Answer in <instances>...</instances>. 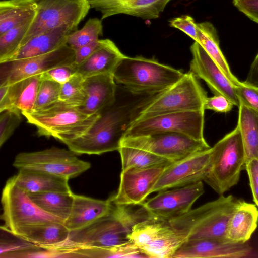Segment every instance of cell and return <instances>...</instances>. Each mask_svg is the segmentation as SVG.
<instances>
[{
    "label": "cell",
    "instance_id": "obj_1",
    "mask_svg": "<svg viewBox=\"0 0 258 258\" xmlns=\"http://www.w3.org/2000/svg\"><path fill=\"white\" fill-rule=\"evenodd\" d=\"M162 92L135 93L117 84L113 103L99 114L86 133L64 144L77 154L100 155L118 150L141 112Z\"/></svg>",
    "mask_w": 258,
    "mask_h": 258
},
{
    "label": "cell",
    "instance_id": "obj_2",
    "mask_svg": "<svg viewBox=\"0 0 258 258\" xmlns=\"http://www.w3.org/2000/svg\"><path fill=\"white\" fill-rule=\"evenodd\" d=\"M148 216L141 207L136 211L128 206L114 204L111 212L91 224L70 232L64 242L52 246L60 257H68L69 252L79 248H103L130 242L128 235L132 227Z\"/></svg>",
    "mask_w": 258,
    "mask_h": 258
},
{
    "label": "cell",
    "instance_id": "obj_3",
    "mask_svg": "<svg viewBox=\"0 0 258 258\" xmlns=\"http://www.w3.org/2000/svg\"><path fill=\"white\" fill-rule=\"evenodd\" d=\"M240 200L223 195L185 214L167 221L187 240L226 238L230 219Z\"/></svg>",
    "mask_w": 258,
    "mask_h": 258
},
{
    "label": "cell",
    "instance_id": "obj_4",
    "mask_svg": "<svg viewBox=\"0 0 258 258\" xmlns=\"http://www.w3.org/2000/svg\"><path fill=\"white\" fill-rule=\"evenodd\" d=\"M39 136L53 137L63 143L86 133L99 114L89 115L79 107L60 100L38 110L22 112Z\"/></svg>",
    "mask_w": 258,
    "mask_h": 258
},
{
    "label": "cell",
    "instance_id": "obj_5",
    "mask_svg": "<svg viewBox=\"0 0 258 258\" xmlns=\"http://www.w3.org/2000/svg\"><path fill=\"white\" fill-rule=\"evenodd\" d=\"M181 71L141 56L125 55L113 73L116 83L140 93L162 92L184 75Z\"/></svg>",
    "mask_w": 258,
    "mask_h": 258
},
{
    "label": "cell",
    "instance_id": "obj_6",
    "mask_svg": "<svg viewBox=\"0 0 258 258\" xmlns=\"http://www.w3.org/2000/svg\"><path fill=\"white\" fill-rule=\"evenodd\" d=\"M211 166L204 181L221 195L239 182L245 154L237 125L211 147Z\"/></svg>",
    "mask_w": 258,
    "mask_h": 258
},
{
    "label": "cell",
    "instance_id": "obj_7",
    "mask_svg": "<svg viewBox=\"0 0 258 258\" xmlns=\"http://www.w3.org/2000/svg\"><path fill=\"white\" fill-rule=\"evenodd\" d=\"M207 98L198 78L189 71L148 105L136 121L166 113L205 111Z\"/></svg>",
    "mask_w": 258,
    "mask_h": 258
},
{
    "label": "cell",
    "instance_id": "obj_8",
    "mask_svg": "<svg viewBox=\"0 0 258 258\" xmlns=\"http://www.w3.org/2000/svg\"><path fill=\"white\" fill-rule=\"evenodd\" d=\"M128 239L147 257L172 258L186 240L167 221L149 217L132 227Z\"/></svg>",
    "mask_w": 258,
    "mask_h": 258
},
{
    "label": "cell",
    "instance_id": "obj_9",
    "mask_svg": "<svg viewBox=\"0 0 258 258\" xmlns=\"http://www.w3.org/2000/svg\"><path fill=\"white\" fill-rule=\"evenodd\" d=\"M34 1L37 5L36 14L21 47L34 36L62 25L76 30L91 8L87 0Z\"/></svg>",
    "mask_w": 258,
    "mask_h": 258
},
{
    "label": "cell",
    "instance_id": "obj_10",
    "mask_svg": "<svg viewBox=\"0 0 258 258\" xmlns=\"http://www.w3.org/2000/svg\"><path fill=\"white\" fill-rule=\"evenodd\" d=\"M121 146L142 149L173 162L211 148L205 139L197 140L184 134L168 132L124 137Z\"/></svg>",
    "mask_w": 258,
    "mask_h": 258
},
{
    "label": "cell",
    "instance_id": "obj_11",
    "mask_svg": "<svg viewBox=\"0 0 258 258\" xmlns=\"http://www.w3.org/2000/svg\"><path fill=\"white\" fill-rule=\"evenodd\" d=\"M13 166L19 170H40L70 179L88 170L91 164L80 159L69 149L52 147L41 151L20 153L15 157Z\"/></svg>",
    "mask_w": 258,
    "mask_h": 258
},
{
    "label": "cell",
    "instance_id": "obj_12",
    "mask_svg": "<svg viewBox=\"0 0 258 258\" xmlns=\"http://www.w3.org/2000/svg\"><path fill=\"white\" fill-rule=\"evenodd\" d=\"M1 202L4 226L12 233L20 227L31 224L49 221L63 222L38 207L28 194L17 185L13 177L6 183Z\"/></svg>",
    "mask_w": 258,
    "mask_h": 258
},
{
    "label": "cell",
    "instance_id": "obj_13",
    "mask_svg": "<svg viewBox=\"0 0 258 258\" xmlns=\"http://www.w3.org/2000/svg\"><path fill=\"white\" fill-rule=\"evenodd\" d=\"M204 111L170 113L140 120L132 125L124 137L168 132L204 140Z\"/></svg>",
    "mask_w": 258,
    "mask_h": 258
},
{
    "label": "cell",
    "instance_id": "obj_14",
    "mask_svg": "<svg viewBox=\"0 0 258 258\" xmlns=\"http://www.w3.org/2000/svg\"><path fill=\"white\" fill-rule=\"evenodd\" d=\"M74 50L66 44L46 54L0 63V87L40 75L53 68L72 64Z\"/></svg>",
    "mask_w": 258,
    "mask_h": 258
},
{
    "label": "cell",
    "instance_id": "obj_15",
    "mask_svg": "<svg viewBox=\"0 0 258 258\" xmlns=\"http://www.w3.org/2000/svg\"><path fill=\"white\" fill-rule=\"evenodd\" d=\"M159 192L140 206L150 217L168 221L189 211L194 203L204 193V187L202 181H199Z\"/></svg>",
    "mask_w": 258,
    "mask_h": 258
},
{
    "label": "cell",
    "instance_id": "obj_16",
    "mask_svg": "<svg viewBox=\"0 0 258 258\" xmlns=\"http://www.w3.org/2000/svg\"><path fill=\"white\" fill-rule=\"evenodd\" d=\"M211 155V147L171 163L163 172L151 194L204 181L210 168Z\"/></svg>",
    "mask_w": 258,
    "mask_h": 258
},
{
    "label": "cell",
    "instance_id": "obj_17",
    "mask_svg": "<svg viewBox=\"0 0 258 258\" xmlns=\"http://www.w3.org/2000/svg\"><path fill=\"white\" fill-rule=\"evenodd\" d=\"M169 164L122 170L118 191L112 197L113 203L125 206L140 205L151 194L152 189Z\"/></svg>",
    "mask_w": 258,
    "mask_h": 258
},
{
    "label": "cell",
    "instance_id": "obj_18",
    "mask_svg": "<svg viewBox=\"0 0 258 258\" xmlns=\"http://www.w3.org/2000/svg\"><path fill=\"white\" fill-rule=\"evenodd\" d=\"M192 59L189 71L198 78L204 80L215 95L227 97L234 105L239 106V101L235 86L227 78L214 60L197 41L190 47Z\"/></svg>",
    "mask_w": 258,
    "mask_h": 258
},
{
    "label": "cell",
    "instance_id": "obj_19",
    "mask_svg": "<svg viewBox=\"0 0 258 258\" xmlns=\"http://www.w3.org/2000/svg\"><path fill=\"white\" fill-rule=\"evenodd\" d=\"M252 251L247 243H236L226 238L185 240L172 258H241Z\"/></svg>",
    "mask_w": 258,
    "mask_h": 258
},
{
    "label": "cell",
    "instance_id": "obj_20",
    "mask_svg": "<svg viewBox=\"0 0 258 258\" xmlns=\"http://www.w3.org/2000/svg\"><path fill=\"white\" fill-rule=\"evenodd\" d=\"M91 8L99 12L101 20L118 14L145 20L158 18L171 0H87Z\"/></svg>",
    "mask_w": 258,
    "mask_h": 258
},
{
    "label": "cell",
    "instance_id": "obj_21",
    "mask_svg": "<svg viewBox=\"0 0 258 258\" xmlns=\"http://www.w3.org/2000/svg\"><path fill=\"white\" fill-rule=\"evenodd\" d=\"M87 99L80 109L89 115L99 114L114 102L117 88L113 74L84 78Z\"/></svg>",
    "mask_w": 258,
    "mask_h": 258
},
{
    "label": "cell",
    "instance_id": "obj_22",
    "mask_svg": "<svg viewBox=\"0 0 258 258\" xmlns=\"http://www.w3.org/2000/svg\"><path fill=\"white\" fill-rule=\"evenodd\" d=\"M40 74L0 87V112L8 109L30 112L34 110Z\"/></svg>",
    "mask_w": 258,
    "mask_h": 258
},
{
    "label": "cell",
    "instance_id": "obj_23",
    "mask_svg": "<svg viewBox=\"0 0 258 258\" xmlns=\"http://www.w3.org/2000/svg\"><path fill=\"white\" fill-rule=\"evenodd\" d=\"M114 205L112 197L102 200L74 194L71 213L63 223L70 231L82 228L109 214Z\"/></svg>",
    "mask_w": 258,
    "mask_h": 258
},
{
    "label": "cell",
    "instance_id": "obj_24",
    "mask_svg": "<svg viewBox=\"0 0 258 258\" xmlns=\"http://www.w3.org/2000/svg\"><path fill=\"white\" fill-rule=\"evenodd\" d=\"M125 56L112 40L100 39L99 46L91 55L80 64L73 65L76 73L84 78L113 74Z\"/></svg>",
    "mask_w": 258,
    "mask_h": 258
},
{
    "label": "cell",
    "instance_id": "obj_25",
    "mask_svg": "<svg viewBox=\"0 0 258 258\" xmlns=\"http://www.w3.org/2000/svg\"><path fill=\"white\" fill-rule=\"evenodd\" d=\"M75 30L69 25H62L34 36L7 61L42 55L53 51L67 44L68 36Z\"/></svg>",
    "mask_w": 258,
    "mask_h": 258
},
{
    "label": "cell",
    "instance_id": "obj_26",
    "mask_svg": "<svg viewBox=\"0 0 258 258\" xmlns=\"http://www.w3.org/2000/svg\"><path fill=\"white\" fill-rule=\"evenodd\" d=\"M12 177L17 185L27 193L72 192L68 178L45 171L22 169Z\"/></svg>",
    "mask_w": 258,
    "mask_h": 258
},
{
    "label": "cell",
    "instance_id": "obj_27",
    "mask_svg": "<svg viewBox=\"0 0 258 258\" xmlns=\"http://www.w3.org/2000/svg\"><path fill=\"white\" fill-rule=\"evenodd\" d=\"M70 232L63 222L49 221L23 226L13 233L29 242L47 247L66 242Z\"/></svg>",
    "mask_w": 258,
    "mask_h": 258
},
{
    "label": "cell",
    "instance_id": "obj_28",
    "mask_svg": "<svg viewBox=\"0 0 258 258\" xmlns=\"http://www.w3.org/2000/svg\"><path fill=\"white\" fill-rule=\"evenodd\" d=\"M257 223L256 205L240 200L229 222L226 238L236 243H246L255 231Z\"/></svg>",
    "mask_w": 258,
    "mask_h": 258
},
{
    "label": "cell",
    "instance_id": "obj_29",
    "mask_svg": "<svg viewBox=\"0 0 258 258\" xmlns=\"http://www.w3.org/2000/svg\"><path fill=\"white\" fill-rule=\"evenodd\" d=\"M37 5L34 0H4L0 2V35L34 18Z\"/></svg>",
    "mask_w": 258,
    "mask_h": 258
},
{
    "label": "cell",
    "instance_id": "obj_30",
    "mask_svg": "<svg viewBox=\"0 0 258 258\" xmlns=\"http://www.w3.org/2000/svg\"><path fill=\"white\" fill-rule=\"evenodd\" d=\"M197 41L214 60L227 78L235 85L241 82L233 74L219 46L218 33L210 22L197 23Z\"/></svg>",
    "mask_w": 258,
    "mask_h": 258
},
{
    "label": "cell",
    "instance_id": "obj_31",
    "mask_svg": "<svg viewBox=\"0 0 258 258\" xmlns=\"http://www.w3.org/2000/svg\"><path fill=\"white\" fill-rule=\"evenodd\" d=\"M238 127L245 151V163L258 158V111L239 103Z\"/></svg>",
    "mask_w": 258,
    "mask_h": 258
},
{
    "label": "cell",
    "instance_id": "obj_32",
    "mask_svg": "<svg viewBox=\"0 0 258 258\" xmlns=\"http://www.w3.org/2000/svg\"><path fill=\"white\" fill-rule=\"evenodd\" d=\"M32 201L47 213L63 221L68 218L74 201L73 192L27 193Z\"/></svg>",
    "mask_w": 258,
    "mask_h": 258
},
{
    "label": "cell",
    "instance_id": "obj_33",
    "mask_svg": "<svg viewBox=\"0 0 258 258\" xmlns=\"http://www.w3.org/2000/svg\"><path fill=\"white\" fill-rule=\"evenodd\" d=\"M118 151L120 155L122 170L130 168H148L173 162L148 151L132 147L121 146Z\"/></svg>",
    "mask_w": 258,
    "mask_h": 258
},
{
    "label": "cell",
    "instance_id": "obj_34",
    "mask_svg": "<svg viewBox=\"0 0 258 258\" xmlns=\"http://www.w3.org/2000/svg\"><path fill=\"white\" fill-rule=\"evenodd\" d=\"M74 257L140 258L146 256L132 242L103 248H79L72 251Z\"/></svg>",
    "mask_w": 258,
    "mask_h": 258
},
{
    "label": "cell",
    "instance_id": "obj_35",
    "mask_svg": "<svg viewBox=\"0 0 258 258\" xmlns=\"http://www.w3.org/2000/svg\"><path fill=\"white\" fill-rule=\"evenodd\" d=\"M33 20L0 35V63L9 60L19 49Z\"/></svg>",
    "mask_w": 258,
    "mask_h": 258
},
{
    "label": "cell",
    "instance_id": "obj_36",
    "mask_svg": "<svg viewBox=\"0 0 258 258\" xmlns=\"http://www.w3.org/2000/svg\"><path fill=\"white\" fill-rule=\"evenodd\" d=\"M103 35L102 20L97 18L89 19L80 30L71 32L68 37L67 44L73 49L97 41Z\"/></svg>",
    "mask_w": 258,
    "mask_h": 258
},
{
    "label": "cell",
    "instance_id": "obj_37",
    "mask_svg": "<svg viewBox=\"0 0 258 258\" xmlns=\"http://www.w3.org/2000/svg\"><path fill=\"white\" fill-rule=\"evenodd\" d=\"M84 78L76 73L67 82L61 85L59 100L77 107H82L87 99L84 85Z\"/></svg>",
    "mask_w": 258,
    "mask_h": 258
},
{
    "label": "cell",
    "instance_id": "obj_38",
    "mask_svg": "<svg viewBox=\"0 0 258 258\" xmlns=\"http://www.w3.org/2000/svg\"><path fill=\"white\" fill-rule=\"evenodd\" d=\"M60 88L61 84L57 82L41 79L33 110L42 109L58 101Z\"/></svg>",
    "mask_w": 258,
    "mask_h": 258
},
{
    "label": "cell",
    "instance_id": "obj_39",
    "mask_svg": "<svg viewBox=\"0 0 258 258\" xmlns=\"http://www.w3.org/2000/svg\"><path fill=\"white\" fill-rule=\"evenodd\" d=\"M0 113V146L2 147L20 124L22 114L20 111L14 109L6 110Z\"/></svg>",
    "mask_w": 258,
    "mask_h": 258
},
{
    "label": "cell",
    "instance_id": "obj_40",
    "mask_svg": "<svg viewBox=\"0 0 258 258\" xmlns=\"http://www.w3.org/2000/svg\"><path fill=\"white\" fill-rule=\"evenodd\" d=\"M235 89L239 103L258 111V87L241 82Z\"/></svg>",
    "mask_w": 258,
    "mask_h": 258
},
{
    "label": "cell",
    "instance_id": "obj_41",
    "mask_svg": "<svg viewBox=\"0 0 258 258\" xmlns=\"http://www.w3.org/2000/svg\"><path fill=\"white\" fill-rule=\"evenodd\" d=\"M74 66H59L40 74L41 79H46L57 82L61 85L67 82L75 73Z\"/></svg>",
    "mask_w": 258,
    "mask_h": 258
},
{
    "label": "cell",
    "instance_id": "obj_42",
    "mask_svg": "<svg viewBox=\"0 0 258 258\" xmlns=\"http://www.w3.org/2000/svg\"><path fill=\"white\" fill-rule=\"evenodd\" d=\"M168 22L170 27L182 31L195 41H197V23L191 16L182 15L171 19Z\"/></svg>",
    "mask_w": 258,
    "mask_h": 258
},
{
    "label": "cell",
    "instance_id": "obj_43",
    "mask_svg": "<svg viewBox=\"0 0 258 258\" xmlns=\"http://www.w3.org/2000/svg\"><path fill=\"white\" fill-rule=\"evenodd\" d=\"M233 103L227 97L221 95H215L207 97L204 103V109L217 112L226 113L230 111L234 106Z\"/></svg>",
    "mask_w": 258,
    "mask_h": 258
},
{
    "label": "cell",
    "instance_id": "obj_44",
    "mask_svg": "<svg viewBox=\"0 0 258 258\" xmlns=\"http://www.w3.org/2000/svg\"><path fill=\"white\" fill-rule=\"evenodd\" d=\"M249 178L253 200L258 207V158H253L245 164Z\"/></svg>",
    "mask_w": 258,
    "mask_h": 258
},
{
    "label": "cell",
    "instance_id": "obj_45",
    "mask_svg": "<svg viewBox=\"0 0 258 258\" xmlns=\"http://www.w3.org/2000/svg\"><path fill=\"white\" fill-rule=\"evenodd\" d=\"M232 3L239 11L258 23V0H232Z\"/></svg>",
    "mask_w": 258,
    "mask_h": 258
},
{
    "label": "cell",
    "instance_id": "obj_46",
    "mask_svg": "<svg viewBox=\"0 0 258 258\" xmlns=\"http://www.w3.org/2000/svg\"><path fill=\"white\" fill-rule=\"evenodd\" d=\"M99 41L100 39L73 50L75 54L73 64L78 65L85 61L98 47Z\"/></svg>",
    "mask_w": 258,
    "mask_h": 258
},
{
    "label": "cell",
    "instance_id": "obj_47",
    "mask_svg": "<svg viewBox=\"0 0 258 258\" xmlns=\"http://www.w3.org/2000/svg\"><path fill=\"white\" fill-rule=\"evenodd\" d=\"M245 83L258 87V53L250 66Z\"/></svg>",
    "mask_w": 258,
    "mask_h": 258
}]
</instances>
